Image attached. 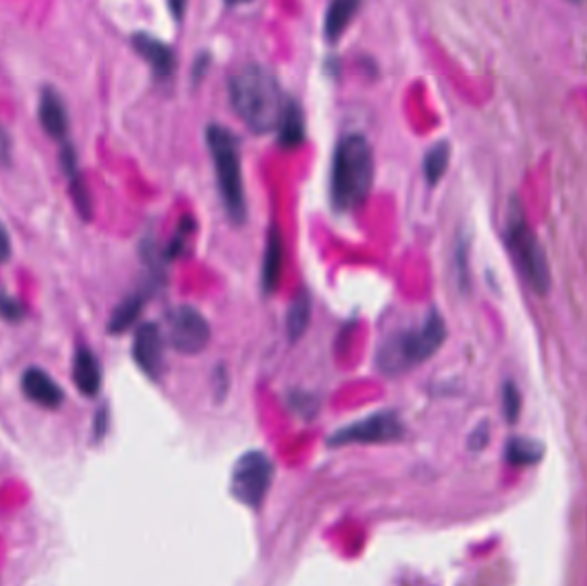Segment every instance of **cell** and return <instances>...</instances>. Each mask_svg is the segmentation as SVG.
<instances>
[{
    "label": "cell",
    "instance_id": "cell-14",
    "mask_svg": "<svg viewBox=\"0 0 587 586\" xmlns=\"http://www.w3.org/2000/svg\"><path fill=\"white\" fill-rule=\"evenodd\" d=\"M73 380L78 391L85 396H97L102 387V367L90 348L81 346L73 361Z\"/></svg>",
    "mask_w": 587,
    "mask_h": 586
},
{
    "label": "cell",
    "instance_id": "cell-3",
    "mask_svg": "<svg viewBox=\"0 0 587 586\" xmlns=\"http://www.w3.org/2000/svg\"><path fill=\"white\" fill-rule=\"evenodd\" d=\"M447 339V324L438 310H431L414 329L399 330L382 342L376 365L385 375H400L438 353Z\"/></svg>",
    "mask_w": 587,
    "mask_h": 586
},
{
    "label": "cell",
    "instance_id": "cell-19",
    "mask_svg": "<svg viewBox=\"0 0 587 586\" xmlns=\"http://www.w3.org/2000/svg\"><path fill=\"white\" fill-rule=\"evenodd\" d=\"M145 303V291H136V293L129 294L128 298H124L121 305L115 308L114 312H112V317H110L109 325H107L110 334L126 332L140 317V313L145 308Z\"/></svg>",
    "mask_w": 587,
    "mask_h": 586
},
{
    "label": "cell",
    "instance_id": "cell-18",
    "mask_svg": "<svg viewBox=\"0 0 587 586\" xmlns=\"http://www.w3.org/2000/svg\"><path fill=\"white\" fill-rule=\"evenodd\" d=\"M311 312H313V301L311 294L306 289L299 291L296 298L291 301V306L287 310L285 318V327H287V336L289 341L296 342L306 334L309 322H311Z\"/></svg>",
    "mask_w": 587,
    "mask_h": 586
},
{
    "label": "cell",
    "instance_id": "cell-9",
    "mask_svg": "<svg viewBox=\"0 0 587 586\" xmlns=\"http://www.w3.org/2000/svg\"><path fill=\"white\" fill-rule=\"evenodd\" d=\"M162 330L153 322H146L136 330L133 344V358L136 365L150 379H160L164 372L165 346Z\"/></svg>",
    "mask_w": 587,
    "mask_h": 586
},
{
    "label": "cell",
    "instance_id": "cell-20",
    "mask_svg": "<svg viewBox=\"0 0 587 586\" xmlns=\"http://www.w3.org/2000/svg\"><path fill=\"white\" fill-rule=\"evenodd\" d=\"M450 143L442 140L435 143L433 147L426 152L423 160L424 178L430 186L440 183L443 174L447 172L448 162H450Z\"/></svg>",
    "mask_w": 587,
    "mask_h": 586
},
{
    "label": "cell",
    "instance_id": "cell-21",
    "mask_svg": "<svg viewBox=\"0 0 587 586\" xmlns=\"http://www.w3.org/2000/svg\"><path fill=\"white\" fill-rule=\"evenodd\" d=\"M543 456V447L527 439H512L507 444V461L517 466L538 463Z\"/></svg>",
    "mask_w": 587,
    "mask_h": 586
},
{
    "label": "cell",
    "instance_id": "cell-16",
    "mask_svg": "<svg viewBox=\"0 0 587 586\" xmlns=\"http://www.w3.org/2000/svg\"><path fill=\"white\" fill-rule=\"evenodd\" d=\"M279 141L284 148H297L306 140V117L297 100L289 98L279 124Z\"/></svg>",
    "mask_w": 587,
    "mask_h": 586
},
{
    "label": "cell",
    "instance_id": "cell-29",
    "mask_svg": "<svg viewBox=\"0 0 587 586\" xmlns=\"http://www.w3.org/2000/svg\"><path fill=\"white\" fill-rule=\"evenodd\" d=\"M9 138H7L6 133L0 129V159H6L7 155H9Z\"/></svg>",
    "mask_w": 587,
    "mask_h": 586
},
{
    "label": "cell",
    "instance_id": "cell-2",
    "mask_svg": "<svg viewBox=\"0 0 587 586\" xmlns=\"http://www.w3.org/2000/svg\"><path fill=\"white\" fill-rule=\"evenodd\" d=\"M375 179V153L366 136L340 138L333 152L330 198L337 212H351L370 196Z\"/></svg>",
    "mask_w": 587,
    "mask_h": 586
},
{
    "label": "cell",
    "instance_id": "cell-26",
    "mask_svg": "<svg viewBox=\"0 0 587 586\" xmlns=\"http://www.w3.org/2000/svg\"><path fill=\"white\" fill-rule=\"evenodd\" d=\"M11 238H9V232H7L6 227L2 226V222H0V263L7 262L9 257H11Z\"/></svg>",
    "mask_w": 587,
    "mask_h": 586
},
{
    "label": "cell",
    "instance_id": "cell-13",
    "mask_svg": "<svg viewBox=\"0 0 587 586\" xmlns=\"http://www.w3.org/2000/svg\"><path fill=\"white\" fill-rule=\"evenodd\" d=\"M38 117L47 135L57 140L66 138L69 117H67L66 105L62 102L61 95L55 92L54 88L43 90L40 105H38Z\"/></svg>",
    "mask_w": 587,
    "mask_h": 586
},
{
    "label": "cell",
    "instance_id": "cell-1",
    "mask_svg": "<svg viewBox=\"0 0 587 586\" xmlns=\"http://www.w3.org/2000/svg\"><path fill=\"white\" fill-rule=\"evenodd\" d=\"M230 104L255 133L279 128L287 100L277 76L260 64H248L229 81Z\"/></svg>",
    "mask_w": 587,
    "mask_h": 586
},
{
    "label": "cell",
    "instance_id": "cell-22",
    "mask_svg": "<svg viewBox=\"0 0 587 586\" xmlns=\"http://www.w3.org/2000/svg\"><path fill=\"white\" fill-rule=\"evenodd\" d=\"M194 231H196V222H194L193 217L182 219L174 238H172L167 250H165V260H174V258L181 257L184 250L188 248L189 238L193 236Z\"/></svg>",
    "mask_w": 587,
    "mask_h": 586
},
{
    "label": "cell",
    "instance_id": "cell-12",
    "mask_svg": "<svg viewBox=\"0 0 587 586\" xmlns=\"http://www.w3.org/2000/svg\"><path fill=\"white\" fill-rule=\"evenodd\" d=\"M285 245L284 236L279 226H270L268 229L267 246H265V258L261 269V286L267 294L277 291L282 274H284Z\"/></svg>",
    "mask_w": 587,
    "mask_h": 586
},
{
    "label": "cell",
    "instance_id": "cell-28",
    "mask_svg": "<svg viewBox=\"0 0 587 586\" xmlns=\"http://www.w3.org/2000/svg\"><path fill=\"white\" fill-rule=\"evenodd\" d=\"M486 440H488V430L486 427H481L471 435V442H469V446L471 449H483L486 446Z\"/></svg>",
    "mask_w": 587,
    "mask_h": 586
},
{
    "label": "cell",
    "instance_id": "cell-10",
    "mask_svg": "<svg viewBox=\"0 0 587 586\" xmlns=\"http://www.w3.org/2000/svg\"><path fill=\"white\" fill-rule=\"evenodd\" d=\"M133 47L150 64L153 73L160 80L170 78L176 71V52L162 40L148 35L145 31H140L133 35Z\"/></svg>",
    "mask_w": 587,
    "mask_h": 586
},
{
    "label": "cell",
    "instance_id": "cell-11",
    "mask_svg": "<svg viewBox=\"0 0 587 586\" xmlns=\"http://www.w3.org/2000/svg\"><path fill=\"white\" fill-rule=\"evenodd\" d=\"M21 389L33 403L47 409H57L64 403V391L42 368H28L21 379Z\"/></svg>",
    "mask_w": 587,
    "mask_h": 586
},
{
    "label": "cell",
    "instance_id": "cell-27",
    "mask_svg": "<svg viewBox=\"0 0 587 586\" xmlns=\"http://www.w3.org/2000/svg\"><path fill=\"white\" fill-rule=\"evenodd\" d=\"M210 66V57L206 54L198 55V59H196V64L193 66V81H200L203 78V74L206 73V68Z\"/></svg>",
    "mask_w": 587,
    "mask_h": 586
},
{
    "label": "cell",
    "instance_id": "cell-7",
    "mask_svg": "<svg viewBox=\"0 0 587 586\" xmlns=\"http://www.w3.org/2000/svg\"><path fill=\"white\" fill-rule=\"evenodd\" d=\"M404 437V425L394 411H380L366 416L359 422L333 432L328 440L330 446H347V444H387Z\"/></svg>",
    "mask_w": 587,
    "mask_h": 586
},
{
    "label": "cell",
    "instance_id": "cell-15",
    "mask_svg": "<svg viewBox=\"0 0 587 586\" xmlns=\"http://www.w3.org/2000/svg\"><path fill=\"white\" fill-rule=\"evenodd\" d=\"M61 165L69 179V190L73 196L74 205L78 208L79 215L85 220L91 219V198L86 190L85 181L81 178L78 169V157L71 145H64L61 153Z\"/></svg>",
    "mask_w": 587,
    "mask_h": 586
},
{
    "label": "cell",
    "instance_id": "cell-4",
    "mask_svg": "<svg viewBox=\"0 0 587 586\" xmlns=\"http://www.w3.org/2000/svg\"><path fill=\"white\" fill-rule=\"evenodd\" d=\"M205 136L206 145L215 164L218 190L224 202L225 212L234 224H244L248 219V205L244 191L239 138L229 128L215 123L208 124Z\"/></svg>",
    "mask_w": 587,
    "mask_h": 586
},
{
    "label": "cell",
    "instance_id": "cell-23",
    "mask_svg": "<svg viewBox=\"0 0 587 586\" xmlns=\"http://www.w3.org/2000/svg\"><path fill=\"white\" fill-rule=\"evenodd\" d=\"M503 411L510 423H514L521 411V394L515 387L514 382H507L503 385Z\"/></svg>",
    "mask_w": 587,
    "mask_h": 586
},
{
    "label": "cell",
    "instance_id": "cell-25",
    "mask_svg": "<svg viewBox=\"0 0 587 586\" xmlns=\"http://www.w3.org/2000/svg\"><path fill=\"white\" fill-rule=\"evenodd\" d=\"M213 392L218 401H222L229 392V375L224 367H218L213 373Z\"/></svg>",
    "mask_w": 587,
    "mask_h": 586
},
{
    "label": "cell",
    "instance_id": "cell-24",
    "mask_svg": "<svg viewBox=\"0 0 587 586\" xmlns=\"http://www.w3.org/2000/svg\"><path fill=\"white\" fill-rule=\"evenodd\" d=\"M25 306L21 305L16 298L6 293H0V317L6 318L9 322H19L25 318Z\"/></svg>",
    "mask_w": 587,
    "mask_h": 586
},
{
    "label": "cell",
    "instance_id": "cell-8",
    "mask_svg": "<svg viewBox=\"0 0 587 586\" xmlns=\"http://www.w3.org/2000/svg\"><path fill=\"white\" fill-rule=\"evenodd\" d=\"M172 348L181 355H198L208 346L212 329L194 306L179 305L167 315Z\"/></svg>",
    "mask_w": 587,
    "mask_h": 586
},
{
    "label": "cell",
    "instance_id": "cell-5",
    "mask_svg": "<svg viewBox=\"0 0 587 586\" xmlns=\"http://www.w3.org/2000/svg\"><path fill=\"white\" fill-rule=\"evenodd\" d=\"M505 241L510 255L514 258L515 267L519 269L524 281L533 287V291L539 294L548 293L550 289V269L546 262L543 246L539 245L536 234L526 222L519 205L510 208L509 220Z\"/></svg>",
    "mask_w": 587,
    "mask_h": 586
},
{
    "label": "cell",
    "instance_id": "cell-30",
    "mask_svg": "<svg viewBox=\"0 0 587 586\" xmlns=\"http://www.w3.org/2000/svg\"><path fill=\"white\" fill-rule=\"evenodd\" d=\"M169 7L172 14L176 16V19H181L182 14H184V9H186V4L184 2H170Z\"/></svg>",
    "mask_w": 587,
    "mask_h": 586
},
{
    "label": "cell",
    "instance_id": "cell-17",
    "mask_svg": "<svg viewBox=\"0 0 587 586\" xmlns=\"http://www.w3.org/2000/svg\"><path fill=\"white\" fill-rule=\"evenodd\" d=\"M361 2L358 0H335L330 4L325 14L323 31L328 42H337L347 26L351 25L352 19L358 14Z\"/></svg>",
    "mask_w": 587,
    "mask_h": 586
},
{
    "label": "cell",
    "instance_id": "cell-6",
    "mask_svg": "<svg viewBox=\"0 0 587 586\" xmlns=\"http://www.w3.org/2000/svg\"><path fill=\"white\" fill-rule=\"evenodd\" d=\"M275 478L272 459L263 451H249L237 459L230 475V492L237 501L258 509L267 499Z\"/></svg>",
    "mask_w": 587,
    "mask_h": 586
}]
</instances>
